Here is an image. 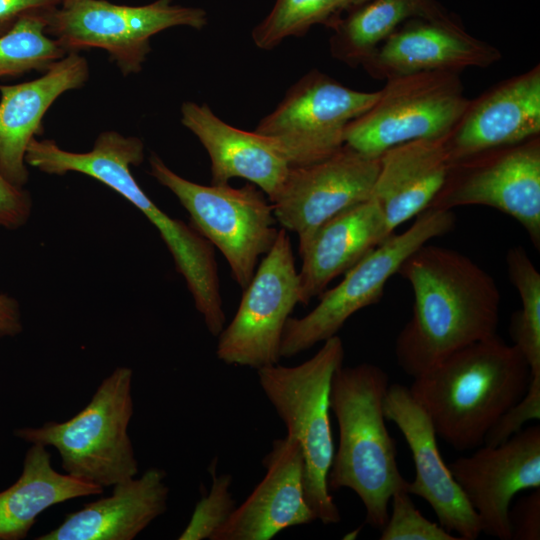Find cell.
Instances as JSON below:
<instances>
[{
	"label": "cell",
	"mask_w": 540,
	"mask_h": 540,
	"mask_svg": "<svg viewBox=\"0 0 540 540\" xmlns=\"http://www.w3.org/2000/svg\"><path fill=\"white\" fill-rule=\"evenodd\" d=\"M397 274L413 291L410 320L399 332V367L416 378L452 353L497 334L501 295L483 267L452 248L425 243Z\"/></svg>",
	"instance_id": "obj_1"
},
{
	"label": "cell",
	"mask_w": 540,
	"mask_h": 540,
	"mask_svg": "<svg viewBox=\"0 0 540 540\" xmlns=\"http://www.w3.org/2000/svg\"><path fill=\"white\" fill-rule=\"evenodd\" d=\"M530 367L498 334L443 359L409 387L437 437L456 451L474 450L496 420L526 393Z\"/></svg>",
	"instance_id": "obj_2"
},
{
	"label": "cell",
	"mask_w": 540,
	"mask_h": 540,
	"mask_svg": "<svg viewBox=\"0 0 540 540\" xmlns=\"http://www.w3.org/2000/svg\"><path fill=\"white\" fill-rule=\"evenodd\" d=\"M143 160L144 144L140 138L112 130L101 132L88 152L66 151L53 142L42 154V166L47 174L77 172L90 176L145 215L170 251L208 331L218 336L225 327L226 315L213 245L192 225L170 217L146 195L131 172V167L139 166Z\"/></svg>",
	"instance_id": "obj_3"
},
{
	"label": "cell",
	"mask_w": 540,
	"mask_h": 540,
	"mask_svg": "<svg viewBox=\"0 0 540 540\" xmlns=\"http://www.w3.org/2000/svg\"><path fill=\"white\" fill-rule=\"evenodd\" d=\"M389 386L379 366L341 365L333 374L330 410L339 429V441L328 473L329 491L347 488L362 501L365 520L382 529L392 495L406 489L396 460V445L385 424L383 402Z\"/></svg>",
	"instance_id": "obj_4"
},
{
	"label": "cell",
	"mask_w": 540,
	"mask_h": 540,
	"mask_svg": "<svg viewBox=\"0 0 540 540\" xmlns=\"http://www.w3.org/2000/svg\"><path fill=\"white\" fill-rule=\"evenodd\" d=\"M344 356L343 342L335 335L299 365L277 363L257 370L263 393L286 426L287 434L301 446L305 498L323 524L341 520L327 478L335 451L329 414L330 387Z\"/></svg>",
	"instance_id": "obj_5"
},
{
	"label": "cell",
	"mask_w": 540,
	"mask_h": 540,
	"mask_svg": "<svg viewBox=\"0 0 540 540\" xmlns=\"http://www.w3.org/2000/svg\"><path fill=\"white\" fill-rule=\"evenodd\" d=\"M132 369L117 367L89 403L65 422L15 430L18 438L55 448L63 470L102 488L135 477L138 462L128 435L133 416Z\"/></svg>",
	"instance_id": "obj_6"
},
{
	"label": "cell",
	"mask_w": 540,
	"mask_h": 540,
	"mask_svg": "<svg viewBox=\"0 0 540 540\" xmlns=\"http://www.w3.org/2000/svg\"><path fill=\"white\" fill-rule=\"evenodd\" d=\"M149 164V174L177 197L192 226L223 254L233 279L244 289L279 232L272 203L264 192L252 183L234 188L192 182L172 171L155 153Z\"/></svg>",
	"instance_id": "obj_7"
},
{
	"label": "cell",
	"mask_w": 540,
	"mask_h": 540,
	"mask_svg": "<svg viewBox=\"0 0 540 540\" xmlns=\"http://www.w3.org/2000/svg\"><path fill=\"white\" fill-rule=\"evenodd\" d=\"M452 210L428 208L400 234H391L350 268L335 287L325 290L319 303L303 317H289L282 334L280 355L293 357L337 335L359 310L377 303L388 280L404 260L431 239L454 229Z\"/></svg>",
	"instance_id": "obj_8"
},
{
	"label": "cell",
	"mask_w": 540,
	"mask_h": 540,
	"mask_svg": "<svg viewBox=\"0 0 540 540\" xmlns=\"http://www.w3.org/2000/svg\"><path fill=\"white\" fill-rule=\"evenodd\" d=\"M459 75L432 71L386 80L373 105L347 125L344 144L379 158L399 144L446 135L470 100Z\"/></svg>",
	"instance_id": "obj_9"
},
{
	"label": "cell",
	"mask_w": 540,
	"mask_h": 540,
	"mask_svg": "<svg viewBox=\"0 0 540 540\" xmlns=\"http://www.w3.org/2000/svg\"><path fill=\"white\" fill-rule=\"evenodd\" d=\"M46 33L66 52L100 48L124 76L139 73L157 33L177 26L200 30L207 12L198 7L155 0L131 6L105 0H81L46 15Z\"/></svg>",
	"instance_id": "obj_10"
},
{
	"label": "cell",
	"mask_w": 540,
	"mask_h": 540,
	"mask_svg": "<svg viewBox=\"0 0 540 540\" xmlns=\"http://www.w3.org/2000/svg\"><path fill=\"white\" fill-rule=\"evenodd\" d=\"M378 94L351 89L314 69L287 90L254 131L267 137L290 167L309 165L344 145L347 125L367 111Z\"/></svg>",
	"instance_id": "obj_11"
},
{
	"label": "cell",
	"mask_w": 540,
	"mask_h": 540,
	"mask_svg": "<svg viewBox=\"0 0 540 540\" xmlns=\"http://www.w3.org/2000/svg\"><path fill=\"white\" fill-rule=\"evenodd\" d=\"M482 205L514 218L540 249V135L451 163L428 208ZM427 208V209H428Z\"/></svg>",
	"instance_id": "obj_12"
},
{
	"label": "cell",
	"mask_w": 540,
	"mask_h": 540,
	"mask_svg": "<svg viewBox=\"0 0 540 540\" xmlns=\"http://www.w3.org/2000/svg\"><path fill=\"white\" fill-rule=\"evenodd\" d=\"M285 229L258 264L243 289L239 307L218 335L217 358L256 370L279 363L286 321L300 303V282L290 237Z\"/></svg>",
	"instance_id": "obj_13"
},
{
	"label": "cell",
	"mask_w": 540,
	"mask_h": 540,
	"mask_svg": "<svg viewBox=\"0 0 540 540\" xmlns=\"http://www.w3.org/2000/svg\"><path fill=\"white\" fill-rule=\"evenodd\" d=\"M379 168V158L346 144L321 161L289 167L271 201L277 223L303 245L327 220L372 196Z\"/></svg>",
	"instance_id": "obj_14"
},
{
	"label": "cell",
	"mask_w": 540,
	"mask_h": 540,
	"mask_svg": "<svg viewBox=\"0 0 540 540\" xmlns=\"http://www.w3.org/2000/svg\"><path fill=\"white\" fill-rule=\"evenodd\" d=\"M448 467L479 517L482 532L511 540L512 499L524 490L540 488V426L521 429L496 446L482 445Z\"/></svg>",
	"instance_id": "obj_15"
},
{
	"label": "cell",
	"mask_w": 540,
	"mask_h": 540,
	"mask_svg": "<svg viewBox=\"0 0 540 540\" xmlns=\"http://www.w3.org/2000/svg\"><path fill=\"white\" fill-rule=\"evenodd\" d=\"M383 412L398 427L412 454L415 477L407 482V492L424 499L440 525L459 540L477 539L482 533L479 517L444 462L432 422L410 389L399 383L389 385Z\"/></svg>",
	"instance_id": "obj_16"
},
{
	"label": "cell",
	"mask_w": 540,
	"mask_h": 540,
	"mask_svg": "<svg viewBox=\"0 0 540 540\" xmlns=\"http://www.w3.org/2000/svg\"><path fill=\"white\" fill-rule=\"evenodd\" d=\"M501 58L495 46L469 34L456 16L413 18L401 24L362 63L374 79L432 71L487 68Z\"/></svg>",
	"instance_id": "obj_17"
},
{
	"label": "cell",
	"mask_w": 540,
	"mask_h": 540,
	"mask_svg": "<svg viewBox=\"0 0 540 540\" xmlns=\"http://www.w3.org/2000/svg\"><path fill=\"white\" fill-rule=\"evenodd\" d=\"M540 135V66L510 77L473 100L445 135L450 162Z\"/></svg>",
	"instance_id": "obj_18"
},
{
	"label": "cell",
	"mask_w": 540,
	"mask_h": 540,
	"mask_svg": "<svg viewBox=\"0 0 540 540\" xmlns=\"http://www.w3.org/2000/svg\"><path fill=\"white\" fill-rule=\"evenodd\" d=\"M264 478L210 540H269L281 531L317 517L304 491V457L289 434L275 439L264 457Z\"/></svg>",
	"instance_id": "obj_19"
},
{
	"label": "cell",
	"mask_w": 540,
	"mask_h": 540,
	"mask_svg": "<svg viewBox=\"0 0 540 540\" xmlns=\"http://www.w3.org/2000/svg\"><path fill=\"white\" fill-rule=\"evenodd\" d=\"M88 78L86 58L68 52L34 80L0 84V172L10 183H27L25 155L31 140L43 132L44 115L58 97L81 88Z\"/></svg>",
	"instance_id": "obj_20"
},
{
	"label": "cell",
	"mask_w": 540,
	"mask_h": 540,
	"mask_svg": "<svg viewBox=\"0 0 540 540\" xmlns=\"http://www.w3.org/2000/svg\"><path fill=\"white\" fill-rule=\"evenodd\" d=\"M180 111L182 125L198 138L209 155L212 184L243 178L263 191L270 202L274 199L290 166L267 137L231 126L206 103L185 101Z\"/></svg>",
	"instance_id": "obj_21"
},
{
	"label": "cell",
	"mask_w": 540,
	"mask_h": 540,
	"mask_svg": "<svg viewBox=\"0 0 540 540\" xmlns=\"http://www.w3.org/2000/svg\"><path fill=\"white\" fill-rule=\"evenodd\" d=\"M390 235L377 200L356 204L319 226L301 246L298 271L300 304L320 296L338 276L371 252Z\"/></svg>",
	"instance_id": "obj_22"
},
{
	"label": "cell",
	"mask_w": 540,
	"mask_h": 540,
	"mask_svg": "<svg viewBox=\"0 0 540 540\" xmlns=\"http://www.w3.org/2000/svg\"><path fill=\"white\" fill-rule=\"evenodd\" d=\"M166 473L146 470L139 478L113 485L112 494L66 515L55 529L37 540H132L165 513L169 488Z\"/></svg>",
	"instance_id": "obj_23"
},
{
	"label": "cell",
	"mask_w": 540,
	"mask_h": 540,
	"mask_svg": "<svg viewBox=\"0 0 540 540\" xmlns=\"http://www.w3.org/2000/svg\"><path fill=\"white\" fill-rule=\"evenodd\" d=\"M379 159L372 196L381 207L391 235L430 206L446 180L451 162L445 135L399 144Z\"/></svg>",
	"instance_id": "obj_24"
},
{
	"label": "cell",
	"mask_w": 540,
	"mask_h": 540,
	"mask_svg": "<svg viewBox=\"0 0 540 540\" xmlns=\"http://www.w3.org/2000/svg\"><path fill=\"white\" fill-rule=\"evenodd\" d=\"M46 448L32 443L20 477L0 492L1 540L25 538L38 516L51 506L103 492L100 486L56 471Z\"/></svg>",
	"instance_id": "obj_25"
},
{
	"label": "cell",
	"mask_w": 540,
	"mask_h": 540,
	"mask_svg": "<svg viewBox=\"0 0 540 540\" xmlns=\"http://www.w3.org/2000/svg\"><path fill=\"white\" fill-rule=\"evenodd\" d=\"M452 16L436 0H368L348 10L331 28L330 53L348 66H361L407 20Z\"/></svg>",
	"instance_id": "obj_26"
},
{
	"label": "cell",
	"mask_w": 540,
	"mask_h": 540,
	"mask_svg": "<svg viewBox=\"0 0 540 540\" xmlns=\"http://www.w3.org/2000/svg\"><path fill=\"white\" fill-rule=\"evenodd\" d=\"M509 279L517 290L522 307L513 314L509 332L525 357L531 375L540 374V273L521 245L506 253Z\"/></svg>",
	"instance_id": "obj_27"
},
{
	"label": "cell",
	"mask_w": 540,
	"mask_h": 540,
	"mask_svg": "<svg viewBox=\"0 0 540 540\" xmlns=\"http://www.w3.org/2000/svg\"><path fill=\"white\" fill-rule=\"evenodd\" d=\"M349 9V0H275L268 15L253 28L252 40L256 47L271 50L315 25L331 29Z\"/></svg>",
	"instance_id": "obj_28"
},
{
	"label": "cell",
	"mask_w": 540,
	"mask_h": 540,
	"mask_svg": "<svg viewBox=\"0 0 540 540\" xmlns=\"http://www.w3.org/2000/svg\"><path fill=\"white\" fill-rule=\"evenodd\" d=\"M47 14H27L11 31L0 36V78L32 71L43 73L67 54L58 41L46 33Z\"/></svg>",
	"instance_id": "obj_29"
},
{
	"label": "cell",
	"mask_w": 540,
	"mask_h": 540,
	"mask_svg": "<svg viewBox=\"0 0 540 540\" xmlns=\"http://www.w3.org/2000/svg\"><path fill=\"white\" fill-rule=\"evenodd\" d=\"M209 471L212 477L210 491L196 504L189 523L178 537L180 540L210 539L236 509L230 491L232 476L226 473L217 475L216 459Z\"/></svg>",
	"instance_id": "obj_30"
},
{
	"label": "cell",
	"mask_w": 540,
	"mask_h": 540,
	"mask_svg": "<svg viewBox=\"0 0 540 540\" xmlns=\"http://www.w3.org/2000/svg\"><path fill=\"white\" fill-rule=\"evenodd\" d=\"M406 489L392 497V512L381 529V540H459L441 525L430 521L414 505Z\"/></svg>",
	"instance_id": "obj_31"
},
{
	"label": "cell",
	"mask_w": 540,
	"mask_h": 540,
	"mask_svg": "<svg viewBox=\"0 0 540 540\" xmlns=\"http://www.w3.org/2000/svg\"><path fill=\"white\" fill-rule=\"evenodd\" d=\"M540 419V374L532 375L524 396L509 407L486 433L484 444L499 445L518 433L523 425Z\"/></svg>",
	"instance_id": "obj_32"
},
{
	"label": "cell",
	"mask_w": 540,
	"mask_h": 540,
	"mask_svg": "<svg viewBox=\"0 0 540 540\" xmlns=\"http://www.w3.org/2000/svg\"><path fill=\"white\" fill-rule=\"evenodd\" d=\"M511 540L540 539V488L521 497L509 508Z\"/></svg>",
	"instance_id": "obj_33"
},
{
	"label": "cell",
	"mask_w": 540,
	"mask_h": 540,
	"mask_svg": "<svg viewBox=\"0 0 540 540\" xmlns=\"http://www.w3.org/2000/svg\"><path fill=\"white\" fill-rule=\"evenodd\" d=\"M30 213L28 192L10 183L0 172V225L16 229L27 222Z\"/></svg>",
	"instance_id": "obj_34"
},
{
	"label": "cell",
	"mask_w": 540,
	"mask_h": 540,
	"mask_svg": "<svg viewBox=\"0 0 540 540\" xmlns=\"http://www.w3.org/2000/svg\"><path fill=\"white\" fill-rule=\"evenodd\" d=\"M63 0H0V36L11 31L25 15L50 13L62 6Z\"/></svg>",
	"instance_id": "obj_35"
},
{
	"label": "cell",
	"mask_w": 540,
	"mask_h": 540,
	"mask_svg": "<svg viewBox=\"0 0 540 540\" xmlns=\"http://www.w3.org/2000/svg\"><path fill=\"white\" fill-rule=\"evenodd\" d=\"M21 331L18 303L11 297L0 294V337L15 336Z\"/></svg>",
	"instance_id": "obj_36"
},
{
	"label": "cell",
	"mask_w": 540,
	"mask_h": 540,
	"mask_svg": "<svg viewBox=\"0 0 540 540\" xmlns=\"http://www.w3.org/2000/svg\"><path fill=\"white\" fill-rule=\"evenodd\" d=\"M368 0H349L350 2V9L352 8H355V7H358L362 4H364L365 2H367ZM349 9V10H350Z\"/></svg>",
	"instance_id": "obj_37"
},
{
	"label": "cell",
	"mask_w": 540,
	"mask_h": 540,
	"mask_svg": "<svg viewBox=\"0 0 540 540\" xmlns=\"http://www.w3.org/2000/svg\"><path fill=\"white\" fill-rule=\"evenodd\" d=\"M81 0H63V3H62V6L61 7H68V6H71L77 2H79Z\"/></svg>",
	"instance_id": "obj_38"
}]
</instances>
